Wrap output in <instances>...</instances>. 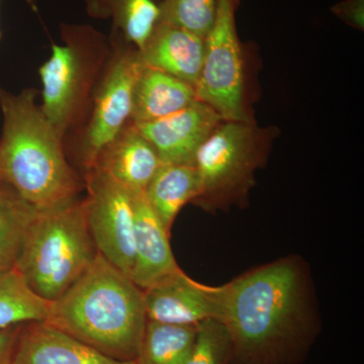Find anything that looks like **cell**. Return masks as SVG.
Masks as SVG:
<instances>
[{"instance_id": "obj_1", "label": "cell", "mask_w": 364, "mask_h": 364, "mask_svg": "<svg viewBox=\"0 0 364 364\" xmlns=\"http://www.w3.org/2000/svg\"><path fill=\"white\" fill-rule=\"evenodd\" d=\"M230 364H301L322 328L310 265L291 254L222 286Z\"/></svg>"}, {"instance_id": "obj_2", "label": "cell", "mask_w": 364, "mask_h": 364, "mask_svg": "<svg viewBox=\"0 0 364 364\" xmlns=\"http://www.w3.org/2000/svg\"><path fill=\"white\" fill-rule=\"evenodd\" d=\"M39 93L31 87L14 95L0 85V177L43 210L76 200L85 186L67 157L63 139L37 104Z\"/></svg>"}, {"instance_id": "obj_3", "label": "cell", "mask_w": 364, "mask_h": 364, "mask_svg": "<svg viewBox=\"0 0 364 364\" xmlns=\"http://www.w3.org/2000/svg\"><path fill=\"white\" fill-rule=\"evenodd\" d=\"M144 291L100 253L58 299L45 321L119 360H136L146 324Z\"/></svg>"}, {"instance_id": "obj_4", "label": "cell", "mask_w": 364, "mask_h": 364, "mask_svg": "<svg viewBox=\"0 0 364 364\" xmlns=\"http://www.w3.org/2000/svg\"><path fill=\"white\" fill-rule=\"evenodd\" d=\"M60 35L62 44H53L39 75L41 109L64 141L87 121L112 45L109 37L85 23H61Z\"/></svg>"}, {"instance_id": "obj_5", "label": "cell", "mask_w": 364, "mask_h": 364, "mask_svg": "<svg viewBox=\"0 0 364 364\" xmlns=\"http://www.w3.org/2000/svg\"><path fill=\"white\" fill-rule=\"evenodd\" d=\"M98 254L88 229L85 198L40 210L21 245L16 269L45 301L62 296Z\"/></svg>"}, {"instance_id": "obj_6", "label": "cell", "mask_w": 364, "mask_h": 364, "mask_svg": "<svg viewBox=\"0 0 364 364\" xmlns=\"http://www.w3.org/2000/svg\"><path fill=\"white\" fill-rule=\"evenodd\" d=\"M272 131L255 122L223 121L196 153L200 191L191 203L208 214L247 207L256 171L269 156Z\"/></svg>"}, {"instance_id": "obj_7", "label": "cell", "mask_w": 364, "mask_h": 364, "mask_svg": "<svg viewBox=\"0 0 364 364\" xmlns=\"http://www.w3.org/2000/svg\"><path fill=\"white\" fill-rule=\"evenodd\" d=\"M109 37L111 56L93 95L87 121L64 140L82 173L95 166L100 152L132 123L134 91L145 66L139 50L121 33L112 31Z\"/></svg>"}, {"instance_id": "obj_8", "label": "cell", "mask_w": 364, "mask_h": 364, "mask_svg": "<svg viewBox=\"0 0 364 364\" xmlns=\"http://www.w3.org/2000/svg\"><path fill=\"white\" fill-rule=\"evenodd\" d=\"M241 0H218L214 25L205 39V55L196 98L224 121L254 122L245 104L243 49L237 33Z\"/></svg>"}, {"instance_id": "obj_9", "label": "cell", "mask_w": 364, "mask_h": 364, "mask_svg": "<svg viewBox=\"0 0 364 364\" xmlns=\"http://www.w3.org/2000/svg\"><path fill=\"white\" fill-rule=\"evenodd\" d=\"M88 229L98 253L131 277L135 262L134 193L97 168L83 173Z\"/></svg>"}, {"instance_id": "obj_10", "label": "cell", "mask_w": 364, "mask_h": 364, "mask_svg": "<svg viewBox=\"0 0 364 364\" xmlns=\"http://www.w3.org/2000/svg\"><path fill=\"white\" fill-rule=\"evenodd\" d=\"M148 321L179 326H198L221 320V287L191 279L182 270L144 289Z\"/></svg>"}, {"instance_id": "obj_11", "label": "cell", "mask_w": 364, "mask_h": 364, "mask_svg": "<svg viewBox=\"0 0 364 364\" xmlns=\"http://www.w3.org/2000/svg\"><path fill=\"white\" fill-rule=\"evenodd\" d=\"M223 121L210 105L198 100L176 114L135 126L162 163L193 165L198 149Z\"/></svg>"}, {"instance_id": "obj_12", "label": "cell", "mask_w": 364, "mask_h": 364, "mask_svg": "<svg viewBox=\"0 0 364 364\" xmlns=\"http://www.w3.org/2000/svg\"><path fill=\"white\" fill-rule=\"evenodd\" d=\"M13 364H138L105 355L46 322L21 326Z\"/></svg>"}, {"instance_id": "obj_13", "label": "cell", "mask_w": 364, "mask_h": 364, "mask_svg": "<svg viewBox=\"0 0 364 364\" xmlns=\"http://www.w3.org/2000/svg\"><path fill=\"white\" fill-rule=\"evenodd\" d=\"M135 262L131 279L146 289L181 269L169 244L167 232L144 193H134Z\"/></svg>"}, {"instance_id": "obj_14", "label": "cell", "mask_w": 364, "mask_h": 364, "mask_svg": "<svg viewBox=\"0 0 364 364\" xmlns=\"http://www.w3.org/2000/svg\"><path fill=\"white\" fill-rule=\"evenodd\" d=\"M144 65L181 79L195 87L205 55V39L179 26L158 21L140 50Z\"/></svg>"}, {"instance_id": "obj_15", "label": "cell", "mask_w": 364, "mask_h": 364, "mask_svg": "<svg viewBox=\"0 0 364 364\" xmlns=\"http://www.w3.org/2000/svg\"><path fill=\"white\" fill-rule=\"evenodd\" d=\"M161 164L152 144L130 123L100 152L92 168L102 170L132 193H144Z\"/></svg>"}, {"instance_id": "obj_16", "label": "cell", "mask_w": 364, "mask_h": 364, "mask_svg": "<svg viewBox=\"0 0 364 364\" xmlns=\"http://www.w3.org/2000/svg\"><path fill=\"white\" fill-rule=\"evenodd\" d=\"M198 100L195 87L166 72L144 66L134 91L132 123H147L186 109Z\"/></svg>"}, {"instance_id": "obj_17", "label": "cell", "mask_w": 364, "mask_h": 364, "mask_svg": "<svg viewBox=\"0 0 364 364\" xmlns=\"http://www.w3.org/2000/svg\"><path fill=\"white\" fill-rule=\"evenodd\" d=\"M198 191L200 181L193 165L162 163L144 195L170 233L181 208L193 203Z\"/></svg>"}, {"instance_id": "obj_18", "label": "cell", "mask_w": 364, "mask_h": 364, "mask_svg": "<svg viewBox=\"0 0 364 364\" xmlns=\"http://www.w3.org/2000/svg\"><path fill=\"white\" fill-rule=\"evenodd\" d=\"M86 13L95 20H111L112 31L140 51L159 21L155 0H85Z\"/></svg>"}, {"instance_id": "obj_19", "label": "cell", "mask_w": 364, "mask_h": 364, "mask_svg": "<svg viewBox=\"0 0 364 364\" xmlns=\"http://www.w3.org/2000/svg\"><path fill=\"white\" fill-rule=\"evenodd\" d=\"M39 212L0 179V273L16 268L26 231Z\"/></svg>"}, {"instance_id": "obj_20", "label": "cell", "mask_w": 364, "mask_h": 364, "mask_svg": "<svg viewBox=\"0 0 364 364\" xmlns=\"http://www.w3.org/2000/svg\"><path fill=\"white\" fill-rule=\"evenodd\" d=\"M198 326H179L147 321L136 363L183 364L195 343Z\"/></svg>"}, {"instance_id": "obj_21", "label": "cell", "mask_w": 364, "mask_h": 364, "mask_svg": "<svg viewBox=\"0 0 364 364\" xmlns=\"http://www.w3.org/2000/svg\"><path fill=\"white\" fill-rule=\"evenodd\" d=\"M49 301L38 296L14 268L0 273V329L45 322Z\"/></svg>"}, {"instance_id": "obj_22", "label": "cell", "mask_w": 364, "mask_h": 364, "mask_svg": "<svg viewBox=\"0 0 364 364\" xmlns=\"http://www.w3.org/2000/svg\"><path fill=\"white\" fill-rule=\"evenodd\" d=\"M218 0H162L161 23L184 28L205 39L215 18Z\"/></svg>"}, {"instance_id": "obj_23", "label": "cell", "mask_w": 364, "mask_h": 364, "mask_svg": "<svg viewBox=\"0 0 364 364\" xmlns=\"http://www.w3.org/2000/svg\"><path fill=\"white\" fill-rule=\"evenodd\" d=\"M232 343L226 326L207 320L198 326L195 343L183 364H230Z\"/></svg>"}, {"instance_id": "obj_24", "label": "cell", "mask_w": 364, "mask_h": 364, "mask_svg": "<svg viewBox=\"0 0 364 364\" xmlns=\"http://www.w3.org/2000/svg\"><path fill=\"white\" fill-rule=\"evenodd\" d=\"M331 11L346 25L363 31L364 0H344L331 7Z\"/></svg>"}, {"instance_id": "obj_25", "label": "cell", "mask_w": 364, "mask_h": 364, "mask_svg": "<svg viewBox=\"0 0 364 364\" xmlns=\"http://www.w3.org/2000/svg\"><path fill=\"white\" fill-rule=\"evenodd\" d=\"M21 326L0 329V364H13Z\"/></svg>"}, {"instance_id": "obj_26", "label": "cell", "mask_w": 364, "mask_h": 364, "mask_svg": "<svg viewBox=\"0 0 364 364\" xmlns=\"http://www.w3.org/2000/svg\"><path fill=\"white\" fill-rule=\"evenodd\" d=\"M1 1V0H0ZM26 4H28V6L32 9L33 11H35V13H38V2L37 0H25ZM1 30H0V40H1Z\"/></svg>"}, {"instance_id": "obj_27", "label": "cell", "mask_w": 364, "mask_h": 364, "mask_svg": "<svg viewBox=\"0 0 364 364\" xmlns=\"http://www.w3.org/2000/svg\"><path fill=\"white\" fill-rule=\"evenodd\" d=\"M155 1H156V2H157V4H160V2H161V1H162V0H155Z\"/></svg>"}, {"instance_id": "obj_28", "label": "cell", "mask_w": 364, "mask_h": 364, "mask_svg": "<svg viewBox=\"0 0 364 364\" xmlns=\"http://www.w3.org/2000/svg\"><path fill=\"white\" fill-rule=\"evenodd\" d=\"M0 179H1V177H0Z\"/></svg>"}]
</instances>
